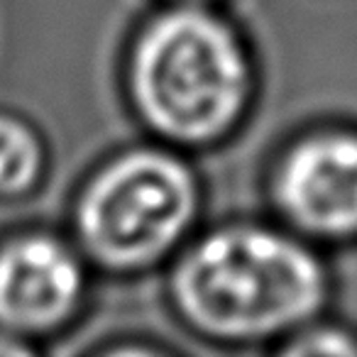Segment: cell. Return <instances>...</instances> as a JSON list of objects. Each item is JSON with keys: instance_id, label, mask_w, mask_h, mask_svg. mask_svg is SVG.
<instances>
[{"instance_id": "cell-1", "label": "cell", "mask_w": 357, "mask_h": 357, "mask_svg": "<svg viewBox=\"0 0 357 357\" xmlns=\"http://www.w3.org/2000/svg\"><path fill=\"white\" fill-rule=\"evenodd\" d=\"M174 306L215 340L289 335L318 316L328 272L311 248L262 225H230L194 243L172 274Z\"/></svg>"}, {"instance_id": "cell-2", "label": "cell", "mask_w": 357, "mask_h": 357, "mask_svg": "<svg viewBox=\"0 0 357 357\" xmlns=\"http://www.w3.org/2000/svg\"><path fill=\"white\" fill-rule=\"evenodd\" d=\"M128 86L135 110L154 135L206 147L243 120L252 96V64L223 17L176 3L139 32Z\"/></svg>"}, {"instance_id": "cell-3", "label": "cell", "mask_w": 357, "mask_h": 357, "mask_svg": "<svg viewBox=\"0 0 357 357\" xmlns=\"http://www.w3.org/2000/svg\"><path fill=\"white\" fill-rule=\"evenodd\" d=\"M199 213V184L184 159L142 147L105 164L76 206V233L93 262L135 272L176 248Z\"/></svg>"}, {"instance_id": "cell-4", "label": "cell", "mask_w": 357, "mask_h": 357, "mask_svg": "<svg viewBox=\"0 0 357 357\" xmlns=\"http://www.w3.org/2000/svg\"><path fill=\"white\" fill-rule=\"evenodd\" d=\"M272 194L279 213L311 238L357 235V135L321 132L289 147Z\"/></svg>"}, {"instance_id": "cell-5", "label": "cell", "mask_w": 357, "mask_h": 357, "mask_svg": "<svg viewBox=\"0 0 357 357\" xmlns=\"http://www.w3.org/2000/svg\"><path fill=\"white\" fill-rule=\"evenodd\" d=\"M86 289L84 264L66 243L22 235L0 248V331L42 335L76 313Z\"/></svg>"}, {"instance_id": "cell-6", "label": "cell", "mask_w": 357, "mask_h": 357, "mask_svg": "<svg viewBox=\"0 0 357 357\" xmlns=\"http://www.w3.org/2000/svg\"><path fill=\"white\" fill-rule=\"evenodd\" d=\"M45 169V147L20 118L0 115V196H22L37 186Z\"/></svg>"}, {"instance_id": "cell-7", "label": "cell", "mask_w": 357, "mask_h": 357, "mask_svg": "<svg viewBox=\"0 0 357 357\" xmlns=\"http://www.w3.org/2000/svg\"><path fill=\"white\" fill-rule=\"evenodd\" d=\"M287 350L296 355H357L355 342H350V337L335 331L306 333Z\"/></svg>"}, {"instance_id": "cell-8", "label": "cell", "mask_w": 357, "mask_h": 357, "mask_svg": "<svg viewBox=\"0 0 357 357\" xmlns=\"http://www.w3.org/2000/svg\"><path fill=\"white\" fill-rule=\"evenodd\" d=\"M176 3H194V6H204L208 0H176Z\"/></svg>"}]
</instances>
